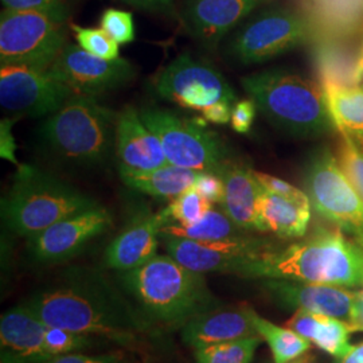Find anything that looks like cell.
Wrapping results in <instances>:
<instances>
[{"mask_svg": "<svg viewBox=\"0 0 363 363\" xmlns=\"http://www.w3.org/2000/svg\"><path fill=\"white\" fill-rule=\"evenodd\" d=\"M359 143L362 144V147H363V140H362V142H359Z\"/></svg>", "mask_w": 363, "mask_h": 363, "instance_id": "obj_50", "label": "cell"}, {"mask_svg": "<svg viewBox=\"0 0 363 363\" xmlns=\"http://www.w3.org/2000/svg\"><path fill=\"white\" fill-rule=\"evenodd\" d=\"M325 101L339 133L363 140V84L339 85L323 82Z\"/></svg>", "mask_w": 363, "mask_h": 363, "instance_id": "obj_27", "label": "cell"}, {"mask_svg": "<svg viewBox=\"0 0 363 363\" xmlns=\"http://www.w3.org/2000/svg\"><path fill=\"white\" fill-rule=\"evenodd\" d=\"M339 166L363 199V147L347 133H340Z\"/></svg>", "mask_w": 363, "mask_h": 363, "instance_id": "obj_34", "label": "cell"}, {"mask_svg": "<svg viewBox=\"0 0 363 363\" xmlns=\"http://www.w3.org/2000/svg\"><path fill=\"white\" fill-rule=\"evenodd\" d=\"M268 0H189L184 21L189 31L210 49Z\"/></svg>", "mask_w": 363, "mask_h": 363, "instance_id": "obj_20", "label": "cell"}, {"mask_svg": "<svg viewBox=\"0 0 363 363\" xmlns=\"http://www.w3.org/2000/svg\"><path fill=\"white\" fill-rule=\"evenodd\" d=\"M130 6L148 10V11H162L167 10L171 4V0H120Z\"/></svg>", "mask_w": 363, "mask_h": 363, "instance_id": "obj_45", "label": "cell"}, {"mask_svg": "<svg viewBox=\"0 0 363 363\" xmlns=\"http://www.w3.org/2000/svg\"><path fill=\"white\" fill-rule=\"evenodd\" d=\"M43 363H130L120 354H100V355H86V354H65L55 357L50 361Z\"/></svg>", "mask_w": 363, "mask_h": 363, "instance_id": "obj_40", "label": "cell"}, {"mask_svg": "<svg viewBox=\"0 0 363 363\" xmlns=\"http://www.w3.org/2000/svg\"><path fill=\"white\" fill-rule=\"evenodd\" d=\"M155 91L162 99L182 108L203 111L220 101L237 103V94L226 78L206 61L183 52L156 77Z\"/></svg>", "mask_w": 363, "mask_h": 363, "instance_id": "obj_11", "label": "cell"}, {"mask_svg": "<svg viewBox=\"0 0 363 363\" xmlns=\"http://www.w3.org/2000/svg\"><path fill=\"white\" fill-rule=\"evenodd\" d=\"M49 73L76 94L97 97L115 91L135 77V67L124 58L104 60L66 43Z\"/></svg>", "mask_w": 363, "mask_h": 363, "instance_id": "obj_14", "label": "cell"}, {"mask_svg": "<svg viewBox=\"0 0 363 363\" xmlns=\"http://www.w3.org/2000/svg\"><path fill=\"white\" fill-rule=\"evenodd\" d=\"M163 226L160 213L154 214L147 208L138 211L124 230L106 247V265L118 272H127L148 262L156 256Z\"/></svg>", "mask_w": 363, "mask_h": 363, "instance_id": "obj_18", "label": "cell"}, {"mask_svg": "<svg viewBox=\"0 0 363 363\" xmlns=\"http://www.w3.org/2000/svg\"><path fill=\"white\" fill-rule=\"evenodd\" d=\"M357 57L352 55L347 49L342 48L331 39L318 45L315 50V64L320 81L334 82L339 85H354L352 74L357 64Z\"/></svg>", "mask_w": 363, "mask_h": 363, "instance_id": "obj_30", "label": "cell"}, {"mask_svg": "<svg viewBox=\"0 0 363 363\" xmlns=\"http://www.w3.org/2000/svg\"><path fill=\"white\" fill-rule=\"evenodd\" d=\"M1 1L6 6V9L28 10V9H37V7L48 6V4H52L58 0H1Z\"/></svg>", "mask_w": 363, "mask_h": 363, "instance_id": "obj_44", "label": "cell"}, {"mask_svg": "<svg viewBox=\"0 0 363 363\" xmlns=\"http://www.w3.org/2000/svg\"><path fill=\"white\" fill-rule=\"evenodd\" d=\"M241 85L273 127L300 139L320 138L337 130L323 86L283 69L249 74Z\"/></svg>", "mask_w": 363, "mask_h": 363, "instance_id": "obj_4", "label": "cell"}, {"mask_svg": "<svg viewBox=\"0 0 363 363\" xmlns=\"http://www.w3.org/2000/svg\"><path fill=\"white\" fill-rule=\"evenodd\" d=\"M112 222V214L101 205L81 211L28 238V250L42 262L70 259L93 238L109 230Z\"/></svg>", "mask_w": 363, "mask_h": 363, "instance_id": "obj_15", "label": "cell"}, {"mask_svg": "<svg viewBox=\"0 0 363 363\" xmlns=\"http://www.w3.org/2000/svg\"><path fill=\"white\" fill-rule=\"evenodd\" d=\"M304 187L312 208L363 247L362 196L331 151L320 150L311 156L304 172Z\"/></svg>", "mask_w": 363, "mask_h": 363, "instance_id": "obj_8", "label": "cell"}, {"mask_svg": "<svg viewBox=\"0 0 363 363\" xmlns=\"http://www.w3.org/2000/svg\"><path fill=\"white\" fill-rule=\"evenodd\" d=\"M311 205L298 203L264 189L259 199L261 230L272 232L280 238L304 237L311 220Z\"/></svg>", "mask_w": 363, "mask_h": 363, "instance_id": "obj_24", "label": "cell"}, {"mask_svg": "<svg viewBox=\"0 0 363 363\" xmlns=\"http://www.w3.org/2000/svg\"><path fill=\"white\" fill-rule=\"evenodd\" d=\"M250 319L256 334L262 337L272 351L274 363H289L311 349V342L288 327L273 325L250 308Z\"/></svg>", "mask_w": 363, "mask_h": 363, "instance_id": "obj_28", "label": "cell"}, {"mask_svg": "<svg viewBox=\"0 0 363 363\" xmlns=\"http://www.w3.org/2000/svg\"><path fill=\"white\" fill-rule=\"evenodd\" d=\"M257 113V106L250 100H238L233 106V112H232V120H230V125L235 132L238 133H247L256 118Z\"/></svg>", "mask_w": 363, "mask_h": 363, "instance_id": "obj_38", "label": "cell"}, {"mask_svg": "<svg viewBox=\"0 0 363 363\" xmlns=\"http://www.w3.org/2000/svg\"><path fill=\"white\" fill-rule=\"evenodd\" d=\"M342 363H363V361L359 359V357L355 354V351L352 349V351H350V352L342 359Z\"/></svg>", "mask_w": 363, "mask_h": 363, "instance_id": "obj_47", "label": "cell"}, {"mask_svg": "<svg viewBox=\"0 0 363 363\" xmlns=\"http://www.w3.org/2000/svg\"><path fill=\"white\" fill-rule=\"evenodd\" d=\"M286 327L337 359H343L354 349L349 343L350 325L333 316L300 308L286 322Z\"/></svg>", "mask_w": 363, "mask_h": 363, "instance_id": "obj_23", "label": "cell"}, {"mask_svg": "<svg viewBox=\"0 0 363 363\" xmlns=\"http://www.w3.org/2000/svg\"><path fill=\"white\" fill-rule=\"evenodd\" d=\"M213 208V203L195 187L171 199V203L160 211L164 225H190L203 218Z\"/></svg>", "mask_w": 363, "mask_h": 363, "instance_id": "obj_32", "label": "cell"}, {"mask_svg": "<svg viewBox=\"0 0 363 363\" xmlns=\"http://www.w3.org/2000/svg\"><path fill=\"white\" fill-rule=\"evenodd\" d=\"M118 115L97 97L73 94L42 123L39 135L52 152L78 166L104 164L116 144Z\"/></svg>", "mask_w": 363, "mask_h": 363, "instance_id": "obj_5", "label": "cell"}, {"mask_svg": "<svg viewBox=\"0 0 363 363\" xmlns=\"http://www.w3.org/2000/svg\"><path fill=\"white\" fill-rule=\"evenodd\" d=\"M181 330L183 342L193 349L257 335L252 325L250 307L247 306L229 310L220 307L201 313Z\"/></svg>", "mask_w": 363, "mask_h": 363, "instance_id": "obj_22", "label": "cell"}, {"mask_svg": "<svg viewBox=\"0 0 363 363\" xmlns=\"http://www.w3.org/2000/svg\"><path fill=\"white\" fill-rule=\"evenodd\" d=\"M255 175L259 179L261 186L265 190L273 193V194L284 196V198H288L291 201H295L298 203H303V205H311L307 193L300 190L298 187H295V186H292L291 183L283 181V179H280L277 177L269 175V174L259 172V171H255Z\"/></svg>", "mask_w": 363, "mask_h": 363, "instance_id": "obj_37", "label": "cell"}, {"mask_svg": "<svg viewBox=\"0 0 363 363\" xmlns=\"http://www.w3.org/2000/svg\"><path fill=\"white\" fill-rule=\"evenodd\" d=\"M316 35L342 38L363 23V0H304Z\"/></svg>", "mask_w": 363, "mask_h": 363, "instance_id": "obj_25", "label": "cell"}, {"mask_svg": "<svg viewBox=\"0 0 363 363\" xmlns=\"http://www.w3.org/2000/svg\"><path fill=\"white\" fill-rule=\"evenodd\" d=\"M115 151L120 174L147 172L169 164L159 138L133 108L118 115Z\"/></svg>", "mask_w": 363, "mask_h": 363, "instance_id": "obj_16", "label": "cell"}, {"mask_svg": "<svg viewBox=\"0 0 363 363\" xmlns=\"http://www.w3.org/2000/svg\"><path fill=\"white\" fill-rule=\"evenodd\" d=\"M65 6L6 9L0 16V64L49 70L66 45Z\"/></svg>", "mask_w": 363, "mask_h": 363, "instance_id": "obj_7", "label": "cell"}, {"mask_svg": "<svg viewBox=\"0 0 363 363\" xmlns=\"http://www.w3.org/2000/svg\"><path fill=\"white\" fill-rule=\"evenodd\" d=\"M73 94L49 70L16 65L0 69V105L13 118L50 116Z\"/></svg>", "mask_w": 363, "mask_h": 363, "instance_id": "obj_13", "label": "cell"}, {"mask_svg": "<svg viewBox=\"0 0 363 363\" xmlns=\"http://www.w3.org/2000/svg\"><path fill=\"white\" fill-rule=\"evenodd\" d=\"M242 234L233 220H230L223 210L211 208L208 214L190 225L169 223L162 228L160 235H171L178 238H186L193 241H220Z\"/></svg>", "mask_w": 363, "mask_h": 363, "instance_id": "obj_29", "label": "cell"}, {"mask_svg": "<svg viewBox=\"0 0 363 363\" xmlns=\"http://www.w3.org/2000/svg\"><path fill=\"white\" fill-rule=\"evenodd\" d=\"M289 363H307V361H291Z\"/></svg>", "mask_w": 363, "mask_h": 363, "instance_id": "obj_49", "label": "cell"}, {"mask_svg": "<svg viewBox=\"0 0 363 363\" xmlns=\"http://www.w3.org/2000/svg\"><path fill=\"white\" fill-rule=\"evenodd\" d=\"M223 182V213L242 230H261L259 199L264 187L244 162L228 159L220 171Z\"/></svg>", "mask_w": 363, "mask_h": 363, "instance_id": "obj_21", "label": "cell"}, {"mask_svg": "<svg viewBox=\"0 0 363 363\" xmlns=\"http://www.w3.org/2000/svg\"><path fill=\"white\" fill-rule=\"evenodd\" d=\"M97 206L89 195L38 167L23 164L1 201V214L13 233L31 238L60 220Z\"/></svg>", "mask_w": 363, "mask_h": 363, "instance_id": "obj_6", "label": "cell"}, {"mask_svg": "<svg viewBox=\"0 0 363 363\" xmlns=\"http://www.w3.org/2000/svg\"><path fill=\"white\" fill-rule=\"evenodd\" d=\"M245 277L327 286H363V247L343 232L322 229L289 247H273Z\"/></svg>", "mask_w": 363, "mask_h": 363, "instance_id": "obj_2", "label": "cell"}, {"mask_svg": "<svg viewBox=\"0 0 363 363\" xmlns=\"http://www.w3.org/2000/svg\"><path fill=\"white\" fill-rule=\"evenodd\" d=\"M46 327L38 316L21 304L1 315V363H43L50 361L45 346Z\"/></svg>", "mask_w": 363, "mask_h": 363, "instance_id": "obj_19", "label": "cell"}, {"mask_svg": "<svg viewBox=\"0 0 363 363\" xmlns=\"http://www.w3.org/2000/svg\"><path fill=\"white\" fill-rule=\"evenodd\" d=\"M101 28L117 43H130L135 40V25L132 13L109 9L101 16Z\"/></svg>", "mask_w": 363, "mask_h": 363, "instance_id": "obj_36", "label": "cell"}, {"mask_svg": "<svg viewBox=\"0 0 363 363\" xmlns=\"http://www.w3.org/2000/svg\"><path fill=\"white\" fill-rule=\"evenodd\" d=\"M15 118H10L6 117L1 120L0 124V155L3 159L11 162L16 166H21L16 156H15V151H16V143L13 136V123Z\"/></svg>", "mask_w": 363, "mask_h": 363, "instance_id": "obj_41", "label": "cell"}, {"mask_svg": "<svg viewBox=\"0 0 363 363\" xmlns=\"http://www.w3.org/2000/svg\"><path fill=\"white\" fill-rule=\"evenodd\" d=\"M352 81H354V85L363 84V42L362 46L358 52V57H357V64H355V69H354Z\"/></svg>", "mask_w": 363, "mask_h": 363, "instance_id": "obj_46", "label": "cell"}, {"mask_svg": "<svg viewBox=\"0 0 363 363\" xmlns=\"http://www.w3.org/2000/svg\"><path fill=\"white\" fill-rule=\"evenodd\" d=\"M265 288L286 308L307 310L337 318L350 325L355 292L337 286L269 279Z\"/></svg>", "mask_w": 363, "mask_h": 363, "instance_id": "obj_17", "label": "cell"}, {"mask_svg": "<svg viewBox=\"0 0 363 363\" xmlns=\"http://www.w3.org/2000/svg\"><path fill=\"white\" fill-rule=\"evenodd\" d=\"M354 351H355V354L359 357V359L363 361V345H359V346H354Z\"/></svg>", "mask_w": 363, "mask_h": 363, "instance_id": "obj_48", "label": "cell"}, {"mask_svg": "<svg viewBox=\"0 0 363 363\" xmlns=\"http://www.w3.org/2000/svg\"><path fill=\"white\" fill-rule=\"evenodd\" d=\"M72 27L76 34L78 46L84 50L104 60L118 58V43L111 38L103 28H86L77 25Z\"/></svg>", "mask_w": 363, "mask_h": 363, "instance_id": "obj_35", "label": "cell"}, {"mask_svg": "<svg viewBox=\"0 0 363 363\" xmlns=\"http://www.w3.org/2000/svg\"><path fill=\"white\" fill-rule=\"evenodd\" d=\"M45 325L61 327L139 349L155 335L154 325L128 300L94 273L69 274L62 283L37 292L23 303Z\"/></svg>", "mask_w": 363, "mask_h": 363, "instance_id": "obj_1", "label": "cell"}, {"mask_svg": "<svg viewBox=\"0 0 363 363\" xmlns=\"http://www.w3.org/2000/svg\"><path fill=\"white\" fill-rule=\"evenodd\" d=\"M194 187L213 205H220L223 198V182L218 172H201L195 182Z\"/></svg>", "mask_w": 363, "mask_h": 363, "instance_id": "obj_39", "label": "cell"}, {"mask_svg": "<svg viewBox=\"0 0 363 363\" xmlns=\"http://www.w3.org/2000/svg\"><path fill=\"white\" fill-rule=\"evenodd\" d=\"M169 256L195 272L234 273L245 277L247 269L274 244L250 235L220 241H193L160 235Z\"/></svg>", "mask_w": 363, "mask_h": 363, "instance_id": "obj_12", "label": "cell"}, {"mask_svg": "<svg viewBox=\"0 0 363 363\" xmlns=\"http://www.w3.org/2000/svg\"><path fill=\"white\" fill-rule=\"evenodd\" d=\"M125 291L151 323L182 328L195 316L220 308L203 273L195 272L169 255L121 272Z\"/></svg>", "mask_w": 363, "mask_h": 363, "instance_id": "obj_3", "label": "cell"}, {"mask_svg": "<svg viewBox=\"0 0 363 363\" xmlns=\"http://www.w3.org/2000/svg\"><path fill=\"white\" fill-rule=\"evenodd\" d=\"M100 340L101 339L99 337L78 334L74 331H69L65 328L52 327V325H48L45 333V346L50 359L60 355L72 354L76 351L88 350L93 346H96V342H100Z\"/></svg>", "mask_w": 363, "mask_h": 363, "instance_id": "obj_33", "label": "cell"}, {"mask_svg": "<svg viewBox=\"0 0 363 363\" xmlns=\"http://www.w3.org/2000/svg\"><path fill=\"white\" fill-rule=\"evenodd\" d=\"M259 335L241 337L194 349L196 363H250L259 349Z\"/></svg>", "mask_w": 363, "mask_h": 363, "instance_id": "obj_31", "label": "cell"}, {"mask_svg": "<svg viewBox=\"0 0 363 363\" xmlns=\"http://www.w3.org/2000/svg\"><path fill=\"white\" fill-rule=\"evenodd\" d=\"M316 35L310 16L292 9H271L252 18L229 43V52L242 65L264 64L306 45Z\"/></svg>", "mask_w": 363, "mask_h": 363, "instance_id": "obj_9", "label": "cell"}, {"mask_svg": "<svg viewBox=\"0 0 363 363\" xmlns=\"http://www.w3.org/2000/svg\"><path fill=\"white\" fill-rule=\"evenodd\" d=\"M199 175L201 171L177 167L169 163L147 172L120 174L121 179L130 189L166 199H174L194 187Z\"/></svg>", "mask_w": 363, "mask_h": 363, "instance_id": "obj_26", "label": "cell"}, {"mask_svg": "<svg viewBox=\"0 0 363 363\" xmlns=\"http://www.w3.org/2000/svg\"><path fill=\"white\" fill-rule=\"evenodd\" d=\"M139 113L159 138L169 164L201 172H218L229 159L218 136L205 130L203 124L160 108H143Z\"/></svg>", "mask_w": 363, "mask_h": 363, "instance_id": "obj_10", "label": "cell"}, {"mask_svg": "<svg viewBox=\"0 0 363 363\" xmlns=\"http://www.w3.org/2000/svg\"><path fill=\"white\" fill-rule=\"evenodd\" d=\"M234 104L235 103L223 100V101L216 103V104L210 105L208 108H205L202 111V115L208 121L213 123V124H220V125L230 124Z\"/></svg>", "mask_w": 363, "mask_h": 363, "instance_id": "obj_42", "label": "cell"}, {"mask_svg": "<svg viewBox=\"0 0 363 363\" xmlns=\"http://www.w3.org/2000/svg\"><path fill=\"white\" fill-rule=\"evenodd\" d=\"M350 328L351 333L363 331V288L355 292Z\"/></svg>", "mask_w": 363, "mask_h": 363, "instance_id": "obj_43", "label": "cell"}]
</instances>
